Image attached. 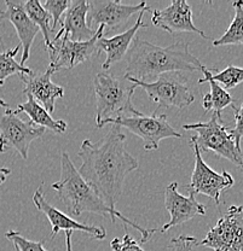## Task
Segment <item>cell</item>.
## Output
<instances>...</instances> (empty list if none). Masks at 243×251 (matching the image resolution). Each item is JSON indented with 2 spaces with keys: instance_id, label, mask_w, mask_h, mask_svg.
<instances>
[{
  "instance_id": "f546056e",
  "label": "cell",
  "mask_w": 243,
  "mask_h": 251,
  "mask_svg": "<svg viewBox=\"0 0 243 251\" xmlns=\"http://www.w3.org/2000/svg\"><path fill=\"white\" fill-rule=\"evenodd\" d=\"M168 247L173 251H191L192 248L197 247V239L190 235H179L171 240Z\"/></svg>"
},
{
  "instance_id": "cb8c5ba5",
  "label": "cell",
  "mask_w": 243,
  "mask_h": 251,
  "mask_svg": "<svg viewBox=\"0 0 243 251\" xmlns=\"http://www.w3.org/2000/svg\"><path fill=\"white\" fill-rule=\"evenodd\" d=\"M21 49L22 47L18 45L14 47V49L6 50L5 52L0 53V86L4 85L6 78L12 76V75L17 74L20 76L21 74H33V72L29 68L25 67V65H22L16 61V56Z\"/></svg>"
},
{
  "instance_id": "836d02e7",
  "label": "cell",
  "mask_w": 243,
  "mask_h": 251,
  "mask_svg": "<svg viewBox=\"0 0 243 251\" xmlns=\"http://www.w3.org/2000/svg\"><path fill=\"white\" fill-rule=\"evenodd\" d=\"M2 14H4V11H1V10H0V20L2 18ZM0 40H1V33H0ZM1 43H2V40H1ZM2 45H4V43H2Z\"/></svg>"
},
{
  "instance_id": "484cf974",
  "label": "cell",
  "mask_w": 243,
  "mask_h": 251,
  "mask_svg": "<svg viewBox=\"0 0 243 251\" xmlns=\"http://www.w3.org/2000/svg\"><path fill=\"white\" fill-rule=\"evenodd\" d=\"M41 5L52 17V30H54L57 25L61 23L62 16L68 11L72 5V1L70 0H46L41 2Z\"/></svg>"
},
{
  "instance_id": "3957f363",
  "label": "cell",
  "mask_w": 243,
  "mask_h": 251,
  "mask_svg": "<svg viewBox=\"0 0 243 251\" xmlns=\"http://www.w3.org/2000/svg\"><path fill=\"white\" fill-rule=\"evenodd\" d=\"M51 188L58 193L59 198L64 203L67 211L70 215L80 216L83 213H92L109 216L113 222L116 221V219H120L124 224L130 225L138 232H140L142 234L140 244H145L154 233L159 232L158 228L146 229L122 215L117 209L115 210V209L109 208L96 195L92 187L83 180L79 169L75 168L74 163L67 152H63L61 156V179L54 182Z\"/></svg>"
},
{
  "instance_id": "4dcf8cb0",
  "label": "cell",
  "mask_w": 243,
  "mask_h": 251,
  "mask_svg": "<svg viewBox=\"0 0 243 251\" xmlns=\"http://www.w3.org/2000/svg\"><path fill=\"white\" fill-rule=\"evenodd\" d=\"M11 174V171L9 168H4V167H0V185L4 184L6 181L7 176Z\"/></svg>"
},
{
  "instance_id": "277c9868",
  "label": "cell",
  "mask_w": 243,
  "mask_h": 251,
  "mask_svg": "<svg viewBox=\"0 0 243 251\" xmlns=\"http://www.w3.org/2000/svg\"><path fill=\"white\" fill-rule=\"evenodd\" d=\"M137 86L127 78L116 77L109 73H98L93 78L96 96V126L103 128L122 116L138 115L133 104Z\"/></svg>"
},
{
  "instance_id": "1f68e13d",
  "label": "cell",
  "mask_w": 243,
  "mask_h": 251,
  "mask_svg": "<svg viewBox=\"0 0 243 251\" xmlns=\"http://www.w3.org/2000/svg\"><path fill=\"white\" fill-rule=\"evenodd\" d=\"M72 234L73 232H65V247H67V251H73Z\"/></svg>"
},
{
  "instance_id": "f1b7e54d",
  "label": "cell",
  "mask_w": 243,
  "mask_h": 251,
  "mask_svg": "<svg viewBox=\"0 0 243 251\" xmlns=\"http://www.w3.org/2000/svg\"><path fill=\"white\" fill-rule=\"evenodd\" d=\"M231 106L235 114V127L230 129V133L234 137L236 145L241 148V139L243 138V103L239 108H236L235 105Z\"/></svg>"
},
{
  "instance_id": "30bf717a",
  "label": "cell",
  "mask_w": 243,
  "mask_h": 251,
  "mask_svg": "<svg viewBox=\"0 0 243 251\" xmlns=\"http://www.w3.org/2000/svg\"><path fill=\"white\" fill-rule=\"evenodd\" d=\"M197 247L213 251H243V206L232 205Z\"/></svg>"
},
{
  "instance_id": "8fae6325",
  "label": "cell",
  "mask_w": 243,
  "mask_h": 251,
  "mask_svg": "<svg viewBox=\"0 0 243 251\" xmlns=\"http://www.w3.org/2000/svg\"><path fill=\"white\" fill-rule=\"evenodd\" d=\"M195 155V168L191 174L190 184L188 188L189 192L194 195H203L212 198L214 203H220V196L224 191L234 186L235 180L232 175L226 171L221 173L214 172L206 162L203 161L201 151L196 144H192Z\"/></svg>"
},
{
  "instance_id": "ffe728a7",
  "label": "cell",
  "mask_w": 243,
  "mask_h": 251,
  "mask_svg": "<svg viewBox=\"0 0 243 251\" xmlns=\"http://www.w3.org/2000/svg\"><path fill=\"white\" fill-rule=\"evenodd\" d=\"M15 111L17 114L25 112L26 115L29 116V120L34 125L39 126V127L49 128L57 134H62L67 130V122L62 121V120L52 119L48 110L43 105H40L32 96H27V101L18 104Z\"/></svg>"
},
{
  "instance_id": "603a6c76",
  "label": "cell",
  "mask_w": 243,
  "mask_h": 251,
  "mask_svg": "<svg viewBox=\"0 0 243 251\" xmlns=\"http://www.w3.org/2000/svg\"><path fill=\"white\" fill-rule=\"evenodd\" d=\"M235 9V17L232 20L231 25L227 28L223 36L213 41V45L226 46V45H236L242 44L243 41V1L239 0L232 4Z\"/></svg>"
},
{
  "instance_id": "6da1fadb",
  "label": "cell",
  "mask_w": 243,
  "mask_h": 251,
  "mask_svg": "<svg viewBox=\"0 0 243 251\" xmlns=\"http://www.w3.org/2000/svg\"><path fill=\"white\" fill-rule=\"evenodd\" d=\"M78 156L82 162L79 168L81 176L109 208L116 210L125 179L139 168L137 158L127 151L126 135L121 127L111 125L108 134L98 143L85 139Z\"/></svg>"
},
{
  "instance_id": "ba28073f",
  "label": "cell",
  "mask_w": 243,
  "mask_h": 251,
  "mask_svg": "<svg viewBox=\"0 0 243 251\" xmlns=\"http://www.w3.org/2000/svg\"><path fill=\"white\" fill-rule=\"evenodd\" d=\"M106 27L99 25L97 33L91 40L86 43H75L72 41L67 35L59 38L54 36L52 39L51 45L48 47L50 56V65L48 69L52 73L59 72L62 69H73L81 63L90 59L93 54H99L97 41L103 36Z\"/></svg>"
},
{
  "instance_id": "44dd1931",
  "label": "cell",
  "mask_w": 243,
  "mask_h": 251,
  "mask_svg": "<svg viewBox=\"0 0 243 251\" xmlns=\"http://www.w3.org/2000/svg\"><path fill=\"white\" fill-rule=\"evenodd\" d=\"M202 73L203 77L200 78L197 81V83L198 85H202V83L208 82L211 88V92L203 97L202 106L205 109V111H211L212 110V111L216 112V114H221V111L227 108V106L234 105L235 100L231 97V94L227 92L225 88L220 87V85L213 80L212 70L205 68Z\"/></svg>"
},
{
  "instance_id": "e0dca14e",
  "label": "cell",
  "mask_w": 243,
  "mask_h": 251,
  "mask_svg": "<svg viewBox=\"0 0 243 251\" xmlns=\"http://www.w3.org/2000/svg\"><path fill=\"white\" fill-rule=\"evenodd\" d=\"M54 73L46 69L43 74H21L20 77L25 83L23 93L26 96H32L40 105H43L50 114L54 111L56 99L64 96V88L62 86L52 82L51 76Z\"/></svg>"
},
{
  "instance_id": "83f0119b",
  "label": "cell",
  "mask_w": 243,
  "mask_h": 251,
  "mask_svg": "<svg viewBox=\"0 0 243 251\" xmlns=\"http://www.w3.org/2000/svg\"><path fill=\"white\" fill-rule=\"evenodd\" d=\"M110 247L113 251H144L129 233L125 234L122 239L115 238L111 240Z\"/></svg>"
},
{
  "instance_id": "d6986e66",
  "label": "cell",
  "mask_w": 243,
  "mask_h": 251,
  "mask_svg": "<svg viewBox=\"0 0 243 251\" xmlns=\"http://www.w3.org/2000/svg\"><path fill=\"white\" fill-rule=\"evenodd\" d=\"M150 9L143 10L139 14V17L137 18L135 25L132 27L129 28L127 30H125L124 33H120L117 35L111 36V38H104V36H101L97 41V47L99 53L101 52H106L107 58L104 61L103 64H102V68L103 69H109L111 65L115 64V63L120 62L121 59H124V57L129 53L130 51V45L131 43H133L135 40V36L137 34V31L140 29V28H144L145 25L143 22V16H144V12L148 11Z\"/></svg>"
},
{
  "instance_id": "d6a6232c",
  "label": "cell",
  "mask_w": 243,
  "mask_h": 251,
  "mask_svg": "<svg viewBox=\"0 0 243 251\" xmlns=\"http://www.w3.org/2000/svg\"><path fill=\"white\" fill-rule=\"evenodd\" d=\"M0 106H4V108H9V104L6 101H4L2 99H0Z\"/></svg>"
},
{
  "instance_id": "8992f818",
  "label": "cell",
  "mask_w": 243,
  "mask_h": 251,
  "mask_svg": "<svg viewBox=\"0 0 243 251\" xmlns=\"http://www.w3.org/2000/svg\"><path fill=\"white\" fill-rule=\"evenodd\" d=\"M126 78V77H125ZM127 80L135 83L137 87L143 88L149 99L159 105V108L183 109L191 105L195 100L194 93L190 90L188 81L178 73H167L160 75L154 82L139 81L129 77Z\"/></svg>"
},
{
  "instance_id": "7c38bea8",
  "label": "cell",
  "mask_w": 243,
  "mask_h": 251,
  "mask_svg": "<svg viewBox=\"0 0 243 251\" xmlns=\"http://www.w3.org/2000/svg\"><path fill=\"white\" fill-rule=\"evenodd\" d=\"M149 9L145 1L135 5H125L119 0H93L90 2L91 25H104L107 30H115L129 22L133 15ZM106 31V30H104Z\"/></svg>"
},
{
  "instance_id": "e575fe53",
  "label": "cell",
  "mask_w": 243,
  "mask_h": 251,
  "mask_svg": "<svg viewBox=\"0 0 243 251\" xmlns=\"http://www.w3.org/2000/svg\"><path fill=\"white\" fill-rule=\"evenodd\" d=\"M242 44H243V41H242Z\"/></svg>"
},
{
  "instance_id": "2e32d148",
  "label": "cell",
  "mask_w": 243,
  "mask_h": 251,
  "mask_svg": "<svg viewBox=\"0 0 243 251\" xmlns=\"http://www.w3.org/2000/svg\"><path fill=\"white\" fill-rule=\"evenodd\" d=\"M90 12V1L87 0H75L65 12L61 21V29L56 34V38L67 35L75 43H86L91 40L97 33L87 25V17Z\"/></svg>"
},
{
  "instance_id": "4fadbf2b",
  "label": "cell",
  "mask_w": 243,
  "mask_h": 251,
  "mask_svg": "<svg viewBox=\"0 0 243 251\" xmlns=\"http://www.w3.org/2000/svg\"><path fill=\"white\" fill-rule=\"evenodd\" d=\"M33 203L34 205L38 208V210H40L41 213L48 218L50 224H51L52 231L51 235H50L51 238L56 237V234H58L61 231H79L82 232V233L88 234L90 237H92L93 239H106V228L98 226H92V225L81 224V222H78L77 220L69 218V216L65 215L64 213H62L61 210H58V209H56L54 206H52L51 204L46 201L45 196H44L43 187H39L38 190L35 191V193L33 195Z\"/></svg>"
},
{
  "instance_id": "7402d4cb",
  "label": "cell",
  "mask_w": 243,
  "mask_h": 251,
  "mask_svg": "<svg viewBox=\"0 0 243 251\" xmlns=\"http://www.w3.org/2000/svg\"><path fill=\"white\" fill-rule=\"evenodd\" d=\"M25 10L27 15L29 16L30 20L39 27L41 33H43L44 40H45L46 49L51 45L52 43V17L49 12L44 9L41 2L39 0H29L25 1Z\"/></svg>"
},
{
  "instance_id": "d4e9b609",
  "label": "cell",
  "mask_w": 243,
  "mask_h": 251,
  "mask_svg": "<svg viewBox=\"0 0 243 251\" xmlns=\"http://www.w3.org/2000/svg\"><path fill=\"white\" fill-rule=\"evenodd\" d=\"M213 80L216 83H221L225 90H232L237 85L243 82V68L229 65L223 72L213 75Z\"/></svg>"
},
{
  "instance_id": "4316f807",
  "label": "cell",
  "mask_w": 243,
  "mask_h": 251,
  "mask_svg": "<svg viewBox=\"0 0 243 251\" xmlns=\"http://www.w3.org/2000/svg\"><path fill=\"white\" fill-rule=\"evenodd\" d=\"M5 237L14 244L17 251H49L44 248V242H33L21 235L17 231L6 232Z\"/></svg>"
},
{
  "instance_id": "7a4b0ae2",
  "label": "cell",
  "mask_w": 243,
  "mask_h": 251,
  "mask_svg": "<svg viewBox=\"0 0 243 251\" xmlns=\"http://www.w3.org/2000/svg\"><path fill=\"white\" fill-rule=\"evenodd\" d=\"M205 65L190 52L189 44L176 43L166 47L156 46L144 39L135 38L127 53L124 77L145 81L167 73L203 72Z\"/></svg>"
},
{
  "instance_id": "9c48e42d",
  "label": "cell",
  "mask_w": 243,
  "mask_h": 251,
  "mask_svg": "<svg viewBox=\"0 0 243 251\" xmlns=\"http://www.w3.org/2000/svg\"><path fill=\"white\" fill-rule=\"evenodd\" d=\"M121 128H126L131 133L139 137L144 143V150H158L161 140L167 138H182L183 135L177 132L167 120L166 115H144L139 112L138 115L122 116L111 122Z\"/></svg>"
},
{
  "instance_id": "5b68a950",
  "label": "cell",
  "mask_w": 243,
  "mask_h": 251,
  "mask_svg": "<svg viewBox=\"0 0 243 251\" xmlns=\"http://www.w3.org/2000/svg\"><path fill=\"white\" fill-rule=\"evenodd\" d=\"M185 130H194L192 144H196L201 152L213 151L218 156L227 159L243 171V151L236 145L230 128L223 124L221 114L213 112L210 121L183 126Z\"/></svg>"
},
{
  "instance_id": "9a60e30c",
  "label": "cell",
  "mask_w": 243,
  "mask_h": 251,
  "mask_svg": "<svg viewBox=\"0 0 243 251\" xmlns=\"http://www.w3.org/2000/svg\"><path fill=\"white\" fill-rule=\"evenodd\" d=\"M151 22L154 25L168 31L169 34L185 31V33L198 34L203 39H211L194 25L191 7L184 0H173L166 9L154 10L151 15Z\"/></svg>"
},
{
  "instance_id": "ac0fdd59",
  "label": "cell",
  "mask_w": 243,
  "mask_h": 251,
  "mask_svg": "<svg viewBox=\"0 0 243 251\" xmlns=\"http://www.w3.org/2000/svg\"><path fill=\"white\" fill-rule=\"evenodd\" d=\"M5 4H6V10L2 14V18L10 21L17 31L18 39L21 41V47H22L21 64L25 65L26 62L29 59L33 41L40 29L26 12L25 2L6 0Z\"/></svg>"
},
{
  "instance_id": "5bb4252c",
  "label": "cell",
  "mask_w": 243,
  "mask_h": 251,
  "mask_svg": "<svg viewBox=\"0 0 243 251\" xmlns=\"http://www.w3.org/2000/svg\"><path fill=\"white\" fill-rule=\"evenodd\" d=\"M164 205L171 215V219L162 226L159 232L166 233L173 227L188 222L197 215H206V206L195 200L194 193L189 192V196L180 195L178 182H171L164 190Z\"/></svg>"
},
{
  "instance_id": "52a82bcc",
  "label": "cell",
  "mask_w": 243,
  "mask_h": 251,
  "mask_svg": "<svg viewBox=\"0 0 243 251\" xmlns=\"http://www.w3.org/2000/svg\"><path fill=\"white\" fill-rule=\"evenodd\" d=\"M11 109L0 114V153L14 149L27 159L30 144L43 137L46 128L34 125L30 120L25 121Z\"/></svg>"
}]
</instances>
